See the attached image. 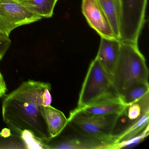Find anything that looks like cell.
I'll use <instances>...</instances> for the list:
<instances>
[{"label": "cell", "mask_w": 149, "mask_h": 149, "mask_svg": "<svg viewBox=\"0 0 149 149\" xmlns=\"http://www.w3.org/2000/svg\"><path fill=\"white\" fill-rule=\"evenodd\" d=\"M19 136L25 142L26 149H47L48 142L37 137L29 131L25 130Z\"/></svg>", "instance_id": "cell-17"}, {"label": "cell", "mask_w": 149, "mask_h": 149, "mask_svg": "<svg viewBox=\"0 0 149 149\" xmlns=\"http://www.w3.org/2000/svg\"><path fill=\"white\" fill-rule=\"evenodd\" d=\"M49 83L28 80L6 95L2 102V119L19 135L25 130L48 143L51 140L43 115L44 106L51 105Z\"/></svg>", "instance_id": "cell-1"}, {"label": "cell", "mask_w": 149, "mask_h": 149, "mask_svg": "<svg viewBox=\"0 0 149 149\" xmlns=\"http://www.w3.org/2000/svg\"><path fill=\"white\" fill-rule=\"evenodd\" d=\"M7 90V86L4 77L0 71V98L5 95Z\"/></svg>", "instance_id": "cell-21"}, {"label": "cell", "mask_w": 149, "mask_h": 149, "mask_svg": "<svg viewBox=\"0 0 149 149\" xmlns=\"http://www.w3.org/2000/svg\"><path fill=\"white\" fill-rule=\"evenodd\" d=\"M114 141L103 140L82 135L80 137L65 138L58 141H49L47 149H111Z\"/></svg>", "instance_id": "cell-8"}, {"label": "cell", "mask_w": 149, "mask_h": 149, "mask_svg": "<svg viewBox=\"0 0 149 149\" xmlns=\"http://www.w3.org/2000/svg\"><path fill=\"white\" fill-rule=\"evenodd\" d=\"M43 115L51 139L59 136L68 124L63 112L51 105L44 106Z\"/></svg>", "instance_id": "cell-11"}, {"label": "cell", "mask_w": 149, "mask_h": 149, "mask_svg": "<svg viewBox=\"0 0 149 149\" xmlns=\"http://www.w3.org/2000/svg\"><path fill=\"white\" fill-rule=\"evenodd\" d=\"M120 97L111 76L95 58L89 67L79 95L77 109Z\"/></svg>", "instance_id": "cell-3"}, {"label": "cell", "mask_w": 149, "mask_h": 149, "mask_svg": "<svg viewBox=\"0 0 149 149\" xmlns=\"http://www.w3.org/2000/svg\"><path fill=\"white\" fill-rule=\"evenodd\" d=\"M146 113H149V93L138 101L127 105L123 114L133 122Z\"/></svg>", "instance_id": "cell-16"}, {"label": "cell", "mask_w": 149, "mask_h": 149, "mask_svg": "<svg viewBox=\"0 0 149 149\" xmlns=\"http://www.w3.org/2000/svg\"><path fill=\"white\" fill-rule=\"evenodd\" d=\"M126 106L119 97L98 102L81 109L76 108L74 110L91 116H105L112 114L123 115Z\"/></svg>", "instance_id": "cell-10"}, {"label": "cell", "mask_w": 149, "mask_h": 149, "mask_svg": "<svg viewBox=\"0 0 149 149\" xmlns=\"http://www.w3.org/2000/svg\"><path fill=\"white\" fill-rule=\"evenodd\" d=\"M0 149H26V146L21 137L17 134H13L7 138L0 135Z\"/></svg>", "instance_id": "cell-18"}, {"label": "cell", "mask_w": 149, "mask_h": 149, "mask_svg": "<svg viewBox=\"0 0 149 149\" xmlns=\"http://www.w3.org/2000/svg\"><path fill=\"white\" fill-rule=\"evenodd\" d=\"M12 41L9 36L0 31V61H1L11 46Z\"/></svg>", "instance_id": "cell-20"}, {"label": "cell", "mask_w": 149, "mask_h": 149, "mask_svg": "<svg viewBox=\"0 0 149 149\" xmlns=\"http://www.w3.org/2000/svg\"><path fill=\"white\" fill-rule=\"evenodd\" d=\"M110 24L116 39L119 40V15L117 0H97Z\"/></svg>", "instance_id": "cell-14"}, {"label": "cell", "mask_w": 149, "mask_h": 149, "mask_svg": "<svg viewBox=\"0 0 149 149\" xmlns=\"http://www.w3.org/2000/svg\"><path fill=\"white\" fill-rule=\"evenodd\" d=\"M120 48L119 40L101 37L99 49L95 58L111 76L117 62Z\"/></svg>", "instance_id": "cell-9"}, {"label": "cell", "mask_w": 149, "mask_h": 149, "mask_svg": "<svg viewBox=\"0 0 149 149\" xmlns=\"http://www.w3.org/2000/svg\"><path fill=\"white\" fill-rule=\"evenodd\" d=\"M16 1L21 2V3H24V2H26L28 0H16Z\"/></svg>", "instance_id": "cell-23"}, {"label": "cell", "mask_w": 149, "mask_h": 149, "mask_svg": "<svg viewBox=\"0 0 149 149\" xmlns=\"http://www.w3.org/2000/svg\"><path fill=\"white\" fill-rule=\"evenodd\" d=\"M149 93L148 82L137 81L132 84L120 94V99L125 105L138 101Z\"/></svg>", "instance_id": "cell-12"}, {"label": "cell", "mask_w": 149, "mask_h": 149, "mask_svg": "<svg viewBox=\"0 0 149 149\" xmlns=\"http://www.w3.org/2000/svg\"><path fill=\"white\" fill-rule=\"evenodd\" d=\"M0 135L4 137L7 138L11 136L13 134H12L11 130L10 129L6 128L2 129V130L0 132Z\"/></svg>", "instance_id": "cell-22"}, {"label": "cell", "mask_w": 149, "mask_h": 149, "mask_svg": "<svg viewBox=\"0 0 149 149\" xmlns=\"http://www.w3.org/2000/svg\"><path fill=\"white\" fill-rule=\"evenodd\" d=\"M42 19L16 0H0V31L9 36L12 31Z\"/></svg>", "instance_id": "cell-6"}, {"label": "cell", "mask_w": 149, "mask_h": 149, "mask_svg": "<svg viewBox=\"0 0 149 149\" xmlns=\"http://www.w3.org/2000/svg\"><path fill=\"white\" fill-rule=\"evenodd\" d=\"M149 113L144 114L139 118L132 122L123 131L114 135L115 141L112 146L116 144L126 141L139 135L149 126Z\"/></svg>", "instance_id": "cell-13"}, {"label": "cell", "mask_w": 149, "mask_h": 149, "mask_svg": "<svg viewBox=\"0 0 149 149\" xmlns=\"http://www.w3.org/2000/svg\"><path fill=\"white\" fill-rule=\"evenodd\" d=\"M123 115L112 114L91 116L75 110L70 112L68 124L81 135L103 140L115 141L113 132Z\"/></svg>", "instance_id": "cell-4"}, {"label": "cell", "mask_w": 149, "mask_h": 149, "mask_svg": "<svg viewBox=\"0 0 149 149\" xmlns=\"http://www.w3.org/2000/svg\"><path fill=\"white\" fill-rule=\"evenodd\" d=\"M148 135H149V126H147L145 129L139 135L130 139H128L126 141H123L114 145L112 146V149H120V148L136 145L137 144L139 143V142L143 141L144 139Z\"/></svg>", "instance_id": "cell-19"}, {"label": "cell", "mask_w": 149, "mask_h": 149, "mask_svg": "<svg viewBox=\"0 0 149 149\" xmlns=\"http://www.w3.org/2000/svg\"><path fill=\"white\" fill-rule=\"evenodd\" d=\"M111 77L119 95L132 84L148 82L149 70L138 44L120 41L119 56Z\"/></svg>", "instance_id": "cell-2"}, {"label": "cell", "mask_w": 149, "mask_h": 149, "mask_svg": "<svg viewBox=\"0 0 149 149\" xmlns=\"http://www.w3.org/2000/svg\"><path fill=\"white\" fill-rule=\"evenodd\" d=\"M119 15V40L138 44L145 21L147 0H117Z\"/></svg>", "instance_id": "cell-5"}, {"label": "cell", "mask_w": 149, "mask_h": 149, "mask_svg": "<svg viewBox=\"0 0 149 149\" xmlns=\"http://www.w3.org/2000/svg\"><path fill=\"white\" fill-rule=\"evenodd\" d=\"M82 11L89 26L101 37L116 39L97 0H82Z\"/></svg>", "instance_id": "cell-7"}, {"label": "cell", "mask_w": 149, "mask_h": 149, "mask_svg": "<svg viewBox=\"0 0 149 149\" xmlns=\"http://www.w3.org/2000/svg\"><path fill=\"white\" fill-rule=\"evenodd\" d=\"M58 0H28L22 3L42 18H49L54 14Z\"/></svg>", "instance_id": "cell-15"}]
</instances>
